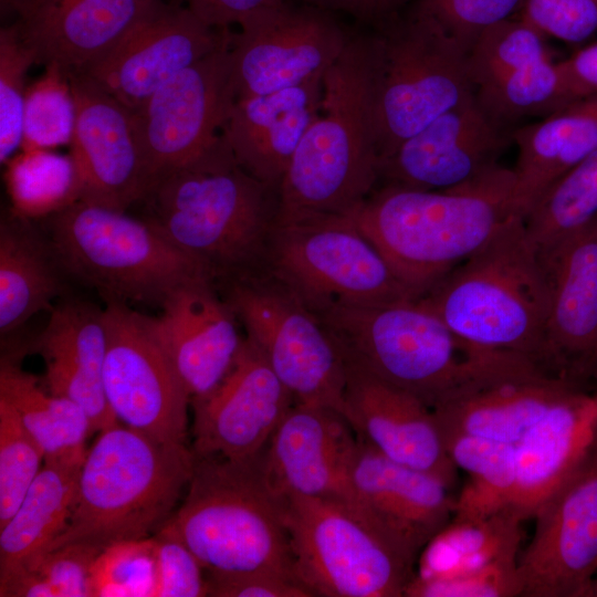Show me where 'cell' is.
Listing matches in <instances>:
<instances>
[{"label": "cell", "instance_id": "obj_51", "mask_svg": "<svg viewBox=\"0 0 597 597\" xmlns=\"http://www.w3.org/2000/svg\"><path fill=\"white\" fill-rule=\"evenodd\" d=\"M187 7L196 17L209 27L231 29L242 19L261 9L279 4L287 0H168Z\"/></svg>", "mask_w": 597, "mask_h": 597}, {"label": "cell", "instance_id": "obj_35", "mask_svg": "<svg viewBox=\"0 0 597 597\" xmlns=\"http://www.w3.org/2000/svg\"><path fill=\"white\" fill-rule=\"evenodd\" d=\"M523 522L509 506L480 517L453 515L420 552L413 577H452L520 557Z\"/></svg>", "mask_w": 597, "mask_h": 597}, {"label": "cell", "instance_id": "obj_26", "mask_svg": "<svg viewBox=\"0 0 597 597\" xmlns=\"http://www.w3.org/2000/svg\"><path fill=\"white\" fill-rule=\"evenodd\" d=\"M159 307V316L147 315L153 336L190 400L209 392L230 369L243 341L234 312L209 277L179 285Z\"/></svg>", "mask_w": 597, "mask_h": 597}, {"label": "cell", "instance_id": "obj_7", "mask_svg": "<svg viewBox=\"0 0 597 597\" xmlns=\"http://www.w3.org/2000/svg\"><path fill=\"white\" fill-rule=\"evenodd\" d=\"M259 455L195 457L181 505L161 526L208 576L266 572L296 579L282 501L268 486Z\"/></svg>", "mask_w": 597, "mask_h": 597}, {"label": "cell", "instance_id": "obj_40", "mask_svg": "<svg viewBox=\"0 0 597 597\" xmlns=\"http://www.w3.org/2000/svg\"><path fill=\"white\" fill-rule=\"evenodd\" d=\"M12 157L9 184L18 212L48 214L77 200L72 159L48 149H22Z\"/></svg>", "mask_w": 597, "mask_h": 597}, {"label": "cell", "instance_id": "obj_34", "mask_svg": "<svg viewBox=\"0 0 597 597\" xmlns=\"http://www.w3.org/2000/svg\"><path fill=\"white\" fill-rule=\"evenodd\" d=\"M0 398L17 412L44 453V461L82 464L86 440L94 432L86 412L75 402L53 395L13 359L0 363Z\"/></svg>", "mask_w": 597, "mask_h": 597}, {"label": "cell", "instance_id": "obj_13", "mask_svg": "<svg viewBox=\"0 0 597 597\" xmlns=\"http://www.w3.org/2000/svg\"><path fill=\"white\" fill-rule=\"evenodd\" d=\"M237 27L229 46L234 100L323 77L353 33L337 14L300 0L261 9Z\"/></svg>", "mask_w": 597, "mask_h": 597}, {"label": "cell", "instance_id": "obj_48", "mask_svg": "<svg viewBox=\"0 0 597 597\" xmlns=\"http://www.w3.org/2000/svg\"><path fill=\"white\" fill-rule=\"evenodd\" d=\"M519 17L546 38L580 43L597 32V0H523Z\"/></svg>", "mask_w": 597, "mask_h": 597}, {"label": "cell", "instance_id": "obj_27", "mask_svg": "<svg viewBox=\"0 0 597 597\" xmlns=\"http://www.w3.org/2000/svg\"><path fill=\"white\" fill-rule=\"evenodd\" d=\"M155 0H1L35 64L77 71L115 45Z\"/></svg>", "mask_w": 597, "mask_h": 597}, {"label": "cell", "instance_id": "obj_45", "mask_svg": "<svg viewBox=\"0 0 597 597\" xmlns=\"http://www.w3.org/2000/svg\"><path fill=\"white\" fill-rule=\"evenodd\" d=\"M523 0H417L412 8L470 52L489 28L519 13Z\"/></svg>", "mask_w": 597, "mask_h": 597}, {"label": "cell", "instance_id": "obj_50", "mask_svg": "<svg viewBox=\"0 0 597 597\" xmlns=\"http://www.w3.org/2000/svg\"><path fill=\"white\" fill-rule=\"evenodd\" d=\"M208 596L214 597H311L295 578L276 573L208 576Z\"/></svg>", "mask_w": 597, "mask_h": 597}, {"label": "cell", "instance_id": "obj_28", "mask_svg": "<svg viewBox=\"0 0 597 597\" xmlns=\"http://www.w3.org/2000/svg\"><path fill=\"white\" fill-rule=\"evenodd\" d=\"M323 77L298 86L234 100L221 135L238 164L277 190L321 109Z\"/></svg>", "mask_w": 597, "mask_h": 597}, {"label": "cell", "instance_id": "obj_11", "mask_svg": "<svg viewBox=\"0 0 597 597\" xmlns=\"http://www.w3.org/2000/svg\"><path fill=\"white\" fill-rule=\"evenodd\" d=\"M264 256L314 313L416 298L349 214L275 218Z\"/></svg>", "mask_w": 597, "mask_h": 597}, {"label": "cell", "instance_id": "obj_3", "mask_svg": "<svg viewBox=\"0 0 597 597\" xmlns=\"http://www.w3.org/2000/svg\"><path fill=\"white\" fill-rule=\"evenodd\" d=\"M375 72L374 31H353L324 75L321 109L283 176L276 218L347 214L374 191Z\"/></svg>", "mask_w": 597, "mask_h": 597}, {"label": "cell", "instance_id": "obj_46", "mask_svg": "<svg viewBox=\"0 0 597 597\" xmlns=\"http://www.w3.org/2000/svg\"><path fill=\"white\" fill-rule=\"evenodd\" d=\"M522 593L523 585L517 557L452 577L429 579L412 577L405 596L515 597L522 596Z\"/></svg>", "mask_w": 597, "mask_h": 597}, {"label": "cell", "instance_id": "obj_39", "mask_svg": "<svg viewBox=\"0 0 597 597\" xmlns=\"http://www.w3.org/2000/svg\"><path fill=\"white\" fill-rule=\"evenodd\" d=\"M76 105L69 72L53 64L27 87L22 149H49L70 145Z\"/></svg>", "mask_w": 597, "mask_h": 597}, {"label": "cell", "instance_id": "obj_4", "mask_svg": "<svg viewBox=\"0 0 597 597\" xmlns=\"http://www.w3.org/2000/svg\"><path fill=\"white\" fill-rule=\"evenodd\" d=\"M193 464L185 443L122 423L101 431L81 465L66 525L43 553L74 543L103 551L153 536L172 515Z\"/></svg>", "mask_w": 597, "mask_h": 597}, {"label": "cell", "instance_id": "obj_44", "mask_svg": "<svg viewBox=\"0 0 597 597\" xmlns=\"http://www.w3.org/2000/svg\"><path fill=\"white\" fill-rule=\"evenodd\" d=\"M35 55L15 22L0 30V161L7 164L21 148L25 76Z\"/></svg>", "mask_w": 597, "mask_h": 597}, {"label": "cell", "instance_id": "obj_21", "mask_svg": "<svg viewBox=\"0 0 597 597\" xmlns=\"http://www.w3.org/2000/svg\"><path fill=\"white\" fill-rule=\"evenodd\" d=\"M512 142L472 93L379 160L385 185L421 190L462 186L492 170Z\"/></svg>", "mask_w": 597, "mask_h": 597}, {"label": "cell", "instance_id": "obj_42", "mask_svg": "<svg viewBox=\"0 0 597 597\" xmlns=\"http://www.w3.org/2000/svg\"><path fill=\"white\" fill-rule=\"evenodd\" d=\"M44 463V453L14 409L0 398V527L14 514Z\"/></svg>", "mask_w": 597, "mask_h": 597}, {"label": "cell", "instance_id": "obj_1", "mask_svg": "<svg viewBox=\"0 0 597 597\" xmlns=\"http://www.w3.org/2000/svg\"><path fill=\"white\" fill-rule=\"evenodd\" d=\"M514 187L513 169L499 165L444 190L384 185L347 214L418 298L519 214Z\"/></svg>", "mask_w": 597, "mask_h": 597}, {"label": "cell", "instance_id": "obj_12", "mask_svg": "<svg viewBox=\"0 0 597 597\" xmlns=\"http://www.w3.org/2000/svg\"><path fill=\"white\" fill-rule=\"evenodd\" d=\"M224 283V300L294 402L342 415L345 358L315 313L275 279L253 273Z\"/></svg>", "mask_w": 597, "mask_h": 597}, {"label": "cell", "instance_id": "obj_17", "mask_svg": "<svg viewBox=\"0 0 597 597\" xmlns=\"http://www.w3.org/2000/svg\"><path fill=\"white\" fill-rule=\"evenodd\" d=\"M187 7L155 0L108 51L81 71L130 111L177 74L229 43Z\"/></svg>", "mask_w": 597, "mask_h": 597}, {"label": "cell", "instance_id": "obj_2", "mask_svg": "<svg viewBox=\"0 0 597 597\" xmlns=\"http://www.w3.org/2000/svg\"><path fill=\"white\" fill-rule=\"evenodd\" d=\"M145 219L213 281L250 275L265 255L279 192L247 172L220 138L192 163L158 177Z\"/></svg>", "mask_w": 597, "mask_h": 597}, {"label": "cell", "instance_id": "obj_24", "mask_svg": "<svg viewBox=\"0 0 597 597\" xmlns=\"http://www.w3.org/2000/svg\"><path fill=\"white\" fill-rule=\"evenodd\" d=\"M337 411L294 402L277 426L259 462L279 498L349 500L348 467L357 437Z\"/></svg>", "mask_w": 597, "mask_h": 597}, {"label": "cell", "instance_id": "obj_43", "mask_svg": "<svg viewBox=\"0 0 597 597\" xmlns=\"http://www.w3.org/2000/svg\"><path fill=\"white\" fill-rule=\"evenodd\" d=\"M155 584L153 536L106 547L92 567V597H154Z\"/></svg>", "mask_w": 597, "mask_h": 597}, {"label": "cell", "instance_id": "obj_22", "mask_svg": "<svg viewBox=\"0 0 597 597\" xmlns=\"http://www.w3.org/2000/svg\"><path fill=\"white\" fill-rule=\"evenodd\" d=\"M348 490L347 502L417 558L455 509L451 489L439 478L388 459L358 437Z\"/></svg>", "mask_w": 597, "mask_h": 597}, {"label": "cell", "instance_id": "obj_25", "mask_svg": "<svg viewBox=\"0 0 597 597\" xmlns=\"http://www.w3.org/2000/svg\"><path fill=\"white\" fill-rule=\"evenodd\" d=\"M575 387L528 357L511 354L432 411L442 436L464 433L516 444Z\"/></svg>", "mask_w": 597, "mask_h": 597}, {"label": "cell", "instance_id": "obj_20", "mask_svg": "<svg viewBox=\"0 0 597 597\" xmlns=\"http://www.w3.org/2000/svg\"><path fill=\"white\" fill-rule=\"evenodd\" d=\"M540 253L551 290L542 367L580 388L595 389L597 219Z\"/></svg>", "mask_w": 597, "mask_h": 597}, {"label": "cell", "instance_id": "obj_47", "mask_svg": "<svg viewBox=\"0 0 597 597\" xmlns=\"http://www.w3.org/2000/svg\"><path fill=\"white\" fill-rule=\"evenodd\" d=\"M153 537L156 554L154 597L208 596V575L191 551L163 528Z\"/></svg>", "mask_w": 597, "mask_h": 597}, {"label": "cell", "instance_id": "obj_54", "mask_svg": "<svg viewBox=\"0 0 597 597\" xmlns=\"http://www.w3.org/2000/svg\"><path fill=\"white\" fill-rule=\"evenodd\" d=\"M586 597H597V574L595 575L589 585Z\"/></svg>", "mask_w": 597, "mask_h": 597}, {"label": "cell", "instance_id": "obj_19", "mask_svg": "<svg viewBox=\"0 0 597 597\" xmlns=\"http://www.w3.org/2000/svg\"><path fill=\"white\" fill-rule=\"evenodd\" d=\"M294 399L247 336L228 373L192 398V452L197 458L249 460L269 443Z\"/></svg>", "mask_w": 597, "mask_h": 597}, {"label": "cell", "instance_id": "obj_15", "mask_svg": "<svg viewBox=\"0 0 597 597\" xmlns=\"http://www.w3.org/2000/svg\"><path fill=\"white\" fill-rule=\"evenodd\" d=\"M533 520L519 557L522 596L586 597L597 574V434Z\"/></svg>", "mask_w": 597, "mask_h": 597}, {"label": "cell", "instance_id": "obj_9", "mask_svg": "<svg viewBox=\"0 0 597 597\" xmlns=\"http://www.w3.org/2000/svg\"><path fill=\"white\" fill-rule=\"evenodd\" d=\"M296 579L322 597L405 596L418 558L347 501L281 499Z\"/></svg>", "mask_w": 597, "mask_h": 597}, {"label": "cell", "instance_id": "obj_53", "mask_svg": "<svg viewBox=\"0 0 597 597\" xmlns=\"http://www.w3.org/2000/svg\"><path fill=\"white\" fill-rule=\"evenodd\" d=\"M569 103L597 95V42L557 62Z\"/></svg>", "mask_w": 597, "mask_h": 597}, {"label": "cell", "instance_id": "obj_23", "mask_svg": "<svg viewBox=\"0 0 597 597\" xmlns=\"http://www.w3.org/2000/svg\"><path fill=\"white\" fill-rule=\"evenodd\" d=\"M345 363L342 416L355 434L388 459L428 472L452 489L458 469L432 409L416 396Z\"/></svg>", "mask_w": 597, "mask_h": 597}, {"label": "cell", "instance_id": "obj_8", "mask_svg": "<svg viewBox=\"0 0 597 597\" xmlns=\"http://www.w3.org/2000/svg\"><path fill=\"white\" fill-rule=\"evenodd\" d=\"M44 224L64 273L93 287L106 303L160 306L179 285L211 279L148 220L126 211L76 200L49 213Z\"/></svg>", "mask_w": 597, "mask_h": 597}, {"label": "cell", "instance_id": "obj_37", "mask_svg": "<svg viewBox=\"0 0 597 597\" xmlns=\"http://www.w3.org/2000/svg\"><path fill=\"white\" fill-rule=\"evenodd\" d=\"M597 219V150L561 176L524 217L542 250Z\"/></svg>", "mask_w": 597, "mask_h": 597}, {"label": "cell", "instance_id": "obj_49", "mask_svg": "<svg viewBox=\"0 0 597 597\" xmlns=\"http://www.w3.org/2000/svg\"><path fill=\"white\" fill-rule=\"evenodd\" d=\"M101 552L87 544H67L41 554L22 569L34 570L54 597H92L91 573Z\"/></svg>", "mask_w": 597, "mask_h": 597}, {"label": "cell", "instance_id": "obj_31", "mask_svg": "<svg viewBox=\"0 0 597 597\" xmlns=\"http://www.w3.org/2000/svg\"><path fill=\"white\" fill-rule=\"evenodd\" d=\"M517 148L514 206L523 218L566 171L597 150V95L511 132Z\"/></svg>", "mask_w": 597, "mask_h": 597}, {"label": "cell", "instance_id": "obj_30", "mask_svg": "<svg viewBox=\"0 0 597 597\" xmlns=\"http://www.w3.org/2000/svg\"><path fill=\"white\" fill-rule=\"evenodd\" d=\"M597 434V388L575 387L515 444L516 482L509 503L523 521L568 476Z\"/></svg>", "mask_w": 597, "mask_h": 597}, {"label": "cell", "instance_id": "obj_41", "mask_svg": "<svg viewBox=\"0 0 597 597\" xmlns=\"http://www.w3.org/2000/svg\"><path fill=\"white\" fill-rule=\"evenodd\" d=\"M546 36L521 17L485 30L469 52L473 86L548 57Z\"/></svg>", "mask_w": 597, "mask_h": 597}, {"label": "cell", "instance_id": "obj_52", "mask_svg": "<svg viewBox=\"0 0 597 597\" xmlns=\"http://www.w3.org/2000/svg\"><path fill=\"white\" fill-rule=\"evenodd\" d=\"M334 14L352 18L359 25L378 28L405 11L409 0H300Z\"/></svg>", "mask_w": 597, "mask_h": 597}, {"label": "cell", "instance_id": "obj_36", "mask_svg": "<svg viewBox=\"0 0 597 597\" xmlns=\"http://www.w3.org/2000/svg\"><path fill=\"white\" fill-rule=\"evenodd\" d=\"M442 437L451 461L468 475L453 515L480 517L506 507L516 482L515 444L464 433Z\"/></svg>", "mask_w": 597, "mask_h": 597}, {"label": "cell", "instance_id": "obj_18", "mask_svg": "<svg viewBox=\"0 0 597 597\" xmlns=\"http://www.w3.org/2000/svg\"><path fill=\"white\" fill-rule=\"evenodd\" d=\"M76 105L70 144L77 200L126 211L151 187L133 113L81 71H67Z\"/></svg>", "mask_w": 597, "mask_h": 597}, {"label": "cell", "instance_id": "obj_33", "mask_svg": "<svg viewBox=\"0 0 597 597\" xmlns=\"http://www.w3.org/2000/svg\"><path fill=\"white\" fill-rule=\"evenodd\" d=\"M81 465L44 461L21 504L0 527V582L41 555L65 527Z\"/></svg>", "mask_w": 597, "mask_h": 597}, {"label": "cell", "instance_id": "obj_38", "mask_svg": "<svg viewBox=\"0 0 597 597\" xmlns=\"http://www.w3.org/2000/svg\"><path fill=\"white\" fill-rule=\"evenodd\" d=\"M474 93L504 126L524 117H544L569 104L557 62L549 56L483 82Z\"/></svg>", "mask_w": 597, "mask_h": 597}, {"label": "cell", "instance_id": "obj_32", "mask_svg": "<svg viewBox=\"0 0 597 597\" xmlns=\"http://www.w3.org/2000/svg\"><path fill=\"white\" fill-rule=\"evenodd\" d=\"M59 264L44 233L18 211L0 220V334L6 337L32 316L51 311L64 293Z\"/></svg>", "mask_w": 597, "mask_h": 597}, {"label": "cell", "instance_id": "obj_14", "mask_svg": "<svg viewBox=\"0 0 597 597\" xmlns=\"http://www.w3.org/2000/svg\"><path fill=\"white\" fill-rule=\"evenodd\" d=\"M104 321L103 386L114 416L155 439L185 443L190 396L153 336L147 315L109 302Z\"/></svg>", "mask_w": 597, "mask_h": 597}, {"label": "cell", "instance_id": "obj_29", "mask_svg": "<svg viewBox=\"0 0 597 597\" xmlns=\"http://www.w3.org/2000/svg\"><path fill=\"white\" fill-rule=\"evenodd\" d=\"M33 347L45 364L44 386L53 395L78 405L94 432L118 423L103 386L104 308L73 298L54 304Z\"/></svg>", "mask_w": 597, "mask_h": 597}, {"label": "cell", "instance_id": "obj_5", "mask_svg": "<svg viewBox=\"0 0 597 597\" xmlns=\"http://www.w3.org/2000/svg\"><path fill=\"white\" fill-rule=\"evenodd\" d=\"M549 293L540 250L515 214L418 298L467 343L520 354L542 367Z\"/></svg>", "mask_w": 597, "mask_h": 597}, {"label": "cell", "instance_id": "obj_10", "mask_svg": "<svg viewBox=\"0 0 597 597\" xmlns=\"http://www.w3.org/2000/svg\"><path fill=\"white\" fill-rule=\"evenodd\" d=\"M371 30L380 160L474 93V86L469 52L415 8Z\"/></svg>", "mask_w": 597, "mask_h": 597}, {"label": "cell", "instance_id": "obj_6", "mask_svg": "<svg viewBox=\"0 0 597 597\" xmlns=\"http://www.w3.org/2000/svg\"><path fill=\"white\" fill-rule=\"evenodd\" d=\"M346 362L434 409L496 367L510 352L473 346L420 298L316 312Z\"/></svg>", "mask_w": 597, "mask_h": 597}, {"label": "cell", "instance_id": "obj_16", "mask_svg": "<svg viewBox=\"0 0 597 597\" xmlns=\"http://www.w3.org/2000/svg\"><path fill=\"white\" fill-rule=\"evenodd\" d=\"M229 46L230 41L132 111L151 186L158 177L199 158L220 138L234 102Z\"/></svg>", "mask_w": 597, "mask_h": 597}]
</instances>
